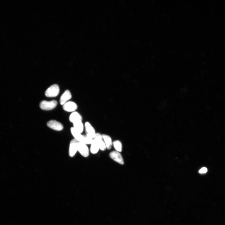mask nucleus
I'll return each mask as SVG.
<instances>
[{
	"mask_svg": "<svg viewBox=\"0 0 225 225\" xmlns=\"http://www.w3.org/2000/svg\"><path fill=\"white\" fill-rule=\"evenodd\" d=\"M57 105V102L55 100L50 101H43L40 103V107L43 110H49L55 108Z\"/></svg>",
	"mask_w": 225,
	"mask_h": 225,
	"instance_id": "obj_1",
	"label": "nucleus"
},
{
	"mask_svg": "<svg viewBox=\"0 0 225 225\" xmlns=\"http://www.w3.org/2000/svg\"><path fill=\"white\" fill-rule=\"evenodd\" d=\"M59 92V88L57 85L55 84L47 89L45 95L47 97H54L57 96Z\"/></svg>",
	"mask_w": 225,
	"mask_h": 225,
	"instance_id": "obj_2",
	"label": "nucleus"
},
{
	"mask_svg": "<svg viewBox=\"0 0 225 225\" xmlns=\"http://www.w3.org/2000/svg\"><path fill=\"white\" fill-rule=\"evenodd\" d=\"M78 141L75 139L72 140L70 142L69 150V156L70 157H72L74 156L77 151H78Z\"/></svg>",
	"mask_w": 225,
	"mask_h": 225,
	"instance_id": "obj_3",
	"label": "nucleus"
},
{
	"mask_svg": "<svg viewBox=\"0 0 225 225\" xmlns=\"http://www.w3.org/2000/svg\"><path fill=\"white\" fill-rule=\"evenodd\" d=\"M109 156L119 164L123 165L124 164L123 158L119 152L114 151L109 154Z\"/></svg>",
	"mask_w": 225,
	"mask_h": 225,
	"instance_id": "obj_4",
	"label": "nucleus"
},
{
	"mask_svg": "<svg viewBox=\"0 0 225 225\" xmlns=\"http://www.w3.org/2000/svg\"><path fill=\"white\" fill-rule=\"evenodd\" d=\"M78 151L84 157H87L89 155V150L88 147L85 143L78 142Z\"/></svg>",
	"mask_w": 225,
	"mask_h": 225,
	"instance_id": "obj_5",
	"label": "nucleus"
},
{
	"mask_svg": "<svg viewBox=\"0 0 225 225\" xmlns=\"http://www.w3.org/2000/svg\"><path fill=\"white\" fill-rule=\"evenodd\" d=\"M86 135L93 139L95 138L96 133L93 127L89 122H86L85 124Z\"/></svg>",
	"mask_w": 225,
	"mask_h": 225,
	"instance_id": "obj_6",
	"label": "nucleus"
},
{
	"mask_svg": "<svg viewBox=\"0 0 225 225\" xmlns=\"http://www.w3.org/2000/svg\"><path fill=\"white\" fill-rule=\"evenodd\" d=\"M47 126L53 130L56 131L62 130L63 128L62 124L55 120L49 121L47 123Z\"/></svg>",
	"mask_w": 225,
	"mask_h": 225,
	"instance_id": "obj_7",
	"label": "nucleus"
},
{
	"mask_svg": "<svg viewBox=\"0 0 225 225\" xmlns=\"http://www.w3.org/2000/svg\"><path fill=\"white\" fill-rule=\"evenodd\" d=\"M63 108L67 112H74L77 109V105L75 102L69 101L64 104Z\"/></svg>",
	"mask_w": 225,
	"mask_h": 225,
	"instance_id": "obj_8",
	"label": "nucleus"
},
{
	"mask_svg": "<svg viewBox=\"0 0 225 225\" xmlns=\"http://www.w3.org/2000/svg\"><path fill=\"white\" fill-rule=\"evenodd\" d=\"M93 139H95L98 143L100 150L102 151H104L106 149L105 144L101 134L99 133H96L95 137Z\"/></svg>",
	"mask_w": 225,
	"mask_h": 225,
	"instance_id": "obj_9",
	"label": "nucleus"
},
{
	"mask_svg": "<svg viewBox=\"0 0 225 225\" xmlns=\"http://www.w3.org/2000/svg\"><path fill=\"white\" fill-rule=\"evenodd\" d=\"M71 132L75 139L79 142L85 143L84 136L82 135L81 133L77 132L73 127L71 128Z\"/></svg>",
	"mask_w": 225,
	"mask_h": 225,
	"instance_id": "obj_10",
	"label": "nucleus"
},
{
	"mask_svg": "<svg viewBox=\"0 0 225 225\" xmlns=\"http://www.w3.org/2000/svg\"><path fill=\"white\" fill-rule=\"evenodd\" d=\"M72 97V95L71 93L69 91L67 90L64 92L61 95L60 100V104L62 105H63L68 101L71 99Z\"/></svg>",
	"mask_w": 225,
	"mask_h": 225,
	"instance_id": "obj_11",
	"label": "nucleus"
},
{
	"mask_svg": "<svg viewBox=\"0 0 225 225\" xmlns=\"http://www.w3.org/2000/svg\"><path fill=\"white\" fill-rule=\"evenodd\" d=\"M102 136L104 142L105 144L106 149L108 150L111 149L113 144L111 138L105 134H103Z\"/></svg>",
	"mask_w": 225,
	"mask_h": 225,
	"instance_id": "obj_12",
	"label": "nucleus"
},
{
	"mask_svg": "<svg viewBox=\"0 0 225 225\" xmlns=\"http://www.w3.org/2000/svg\"><path fill=\"white\" fill-rule=\"evenodd\" d=\"M82 120L81 116L77 112L72 113L69 117L70 121L73 123L79 121H82Z\"/></svg>",
	"mask_w": 225,
	"mask_h": 225,
	"instance_id": "obj_13",
	"label": "nucleus"
},
{
	"mask_svg": "<svg viewBox=\"0 0 225 225\" xmlns=\"http://www.w3.org/2000/svg\"><path fill=\"white\" fill-rule=\"evenodd\" d=\"M90 147V152L92 154H95L99 152V144L97 141L93 139Z\"/></svg>",
	"mask_w": 225,
	"mask_h": 225,
	"instance_id": "obj_14",
	"label": "nucleus"
},
{
	"mask_svg": "<svg viewBox=\"0 0 225 225\" xmlns=\"http://www.w3.org/2000/svg\"><path fill=\"white\" fill-rule=\"evenodd\" d=\"M73 128L77 132L81 133L83 131L84 127L82 121H79L73 123Z\"/></svg>",
	"mask_w": 225,
	"mask_h": 225,
	"instance_id": "obj_15",
	"label": "nucleus"
},
{
	"mask_svg": "<svg viewBox=\"0 0 225 225\" xmlns=\"http://www.w3.org/2000/svg\"><path fill=\"white\" fill-rule=\"evenodd\" d=\"M113 146L117 152H120L122 151V146L121 142L118 140L114 141L113 143Z\"/></svg>",
	"mask_w": 225,
	"mask_h": 225,
	"instance_id": "obj_16",
	"label": "nucleus"
},
{
	"mask_svg": "<svg viewBox=\"0 0 225 225\" xmlns=\"http://www.w3.org/2000/svg\"><path fill=\"white\" fill-rule=\"evenodd\" d=\"M207 169L206 167H203L199 171V173L200 174H204L206 173L207 172Z\"/></svg>",
	"mask_w": 225,
	"mask_h": 225,
	"instance_id": "obj_17",
	"label": "nucleus"
}]
</instances>
